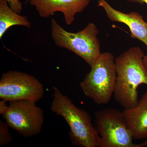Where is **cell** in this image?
<instances>
[{
  "label": "cell",
  "mask_w": 147,
  "mask_h": 147,
  "mask_svg": "<svg viewBox=\"0 0 147 147\" xmlns=\"http://www.w3.org/2000/svg\"><path fill=\"white\" fill-rule=\"evenodd\" d=\"M144 51L132 47L115 59L117 82L114 96L124 109L134 108L139 102L138 87L147 86V71L144 64Z\"/></svg>",
  "instance_id": "6da1fadb"
},
{
  "label": "cell",
  "mask_w": 147,
  "mask_h": 147,
  "mask_svg": "<svg viewBox=\"0 0 147 147\" xmlns=\"http://www.w3.org/2000/svg\"><path fill=\"white\" fill-rule=\"evenodd\" d=\"M53 89L51 111L62 117L68 124L72 145L81 147H98L100 137L89 114L76 107L58 88L53 87Z\"/></svg>",
  "instance_id": "7a4b0ae2"
},
{
  "label": "cell",
  "mask_w": 147,
  "mask_h": 147,
  "mask_svg": "<svg viewBox=\"0 0 147 147\" xmlns=\"http://www.w3.org/2000/svg\"><path fill=\"white\" fill-rule=\"evenodd\" d=\"M51 34L55 44L82 58L90 67L100 57V44L98 38V28L92 23L77 32L66 30L55 19L51 21Z\"/></svg>",
  "instance_id": "3957f363"
},
{
  "label": "cell",
  "mask_w": 147,
  "mask_h": 147,
  "mask_svg": "<svg viewBox=\"0 0 147 147\" xmlns=\"http://www.w3.org/2000/svg\"><path fill=\"white\" fill-rule=\"evenodd\" d=\"M117 77L114 55L108 52L101 53L80 83V87L84 95L95 103L104 105L114 94Z\"/></svg>",
  "instance_id": "277c9868"
},
{
  "label": "cell",
  "mask_w": 147,
  "mask_h": 147,
  "mask_svg": "<svg viewBox=\"0 0 147 147\" xmlns=\"http://www.w3.org/2000/svg\"><path fill=\"white\" fill-rule=\"evenodd\" d=\"M94 126L100 137L98 147H143L147 140L140 144L134 139L123 113L118 109L106 108L95 113Z\"/></svg>",
  "instance_id": "5b68a950"
},
{
  "label": "cell",
  "mask_w": 147,
  "mask_h": 147,
  "mask_svg": "<svg viewBox=\"0 0 147 147\" xmlns=\"http://www.w3.org/2000/svg\"><path fill=\"white\" fill-rule=\"evenodd\" d=\"M44 93L43 85L35 76L11 70L3 73L0 79V98L6 102L26 100L36 102Z\"/></svg>",
  "instance_id": "8992f818"
},
{
  "label": "cell",
  "mask_w": 147,
  "mask_h": 147,
  "mask_svg": "<svg viewBox=\"0 0 147 147\" xmlns=\"http://www.w3.org/2000/svg\"><path fill=\"white\" fill-rule=\"evenodd\" d=\"M3 115L9 127L25 137L39 134L44 123L42 109L30 100L10 101Z\"/></svg>",
  "instance_id": "52a82bcc"
},
{
  "label": "cell",
  "mask_w": 147,
  "mask_h": 147,
  "mask_svg": "<svg viewBox=\"0 0 147 147\" xmlns=\"http://www.w3.org/2000/svg\"><path fill=\"white\" fill-rule=\"evenodd\" d=\"M35 7L42 18H48L56 12L63 14L66 24L70 25L75 21V15L81 13L92 0H28Z\"/></svg>",
  "instance_id": "ba28073f"
},
{
  "label": "cell",
  "mask_w": 147,
  "mask_h": 147,
  "mask_svg": "<svg viewBox=\"0 0 147 147\" xmlns=\"http://www.w3.org/2000/svg\"><path fill=\"white\" fill-rule=\"evenodd\" d=\"M98 6L103 9L110 21L127 26L131 37L142 41L147 48V23L142 15L135 11L129 13L121 12L113 8L106 0H98Z\"/></svg>",
  "instance_id": "9c48e42d"
},
{
  "label": "cell",
  "mask_w": 147,
  "mask_h": 147,
  "mask_svg": "<svg viewBox=\"0 0 147 147\" xmlns=\"http://www.w3.org/2000/svg\"><path fill=\"white\" fill-rule=\"evenodd\" d=\"M133 139L142 140L147 138V92L142 95L134 108L122 111Z\"/></svg>",
  "instance_id": "30bf717a"
},
{
  "label": "cell",
  "mask_w": 147,
  "mask_h": 147,
  "mask_svg": "<svg viewBox=\"0 0 147 147\" xmlns=\"http://www.w3.org/2000/svg\"><path fill=\"white\" fill-rule=\"evenodd\" d=\"M14 26L31 28V24L26 16L14 11L5 0H0V38H2L9 28Z\"/></svg>",
  "instance_id": "8fae6325"
},
{
  "label": "cell",
  "mask_w": 147,
  "mask_h": 147,
  "mask_svg": "<svg viewBox=\"0 0 147 147\" xmlns=\"http://www.w3.org/2000/svg\"><path fill=\"white\" fill-rule=\"evenodd\" d=\"M9 125L6 122L0 121V146H5L12 141V136L9 129Z\"/></svg>",
  "instance_id": "7c38bea8"
},
{
  "label": "cell",
  "mask_w": 147,
  "mask_h": 147,
  "mask_svg": "<svg viewBox=\"0 0 147 147\" xmlns=\"http://www.w3.org/2000/svg\"><path fill=\"white\" fill-rule=\"evenodd\" d=\"M11 9L15 12L21 13L23 9V5L19 0H5Z\"/></svg>",
  "instance_id": "4fadbf2b"
},
{
  "label": "cell",
  "mask_w": 147,
  "mask_h": 147,
  "mask_svg": "<svg viewBox=\"0 0 147 147\" xmlns=\"http://www.w3.org/2000/svg\"><path fill=\"white\" fill-rule=\"evenodd\" d=\"M6 101L1 100L0 101V114L4 115L8 110L9 106L7 105Z\"/></svg>",
  "instance_id": "5bb4252c"
},
{
  "label": "cell",
  "mask_w": 147,
  "mask_h": 147,
  "mask_svg": "<svg viewBox=\"0 0 147 147\" xmlns=\"http://www.w3.org/2000/svg\"><path fill=\"white\" fill-rule=\"evenodd\" d=\"M131 2L133 3H138L141 4L146 3L147 5V0H132Z\"/></svg>",
  "instance_id": "9a60e30c"
},
{
  "label": "cell",
  "mask_w": 147,
  "mask_h": 147,
  "mask_svg": "<svg viewBox=\"0 0 147 147\" xmlns=\"http://www.w3.org/2000/svg\"><path fill=\"white\" fill-rule=\"evenodd\" d=\"M143 60H144V64L145 67L147 71V55H145Z\"/></svg>",
  "instance_id": "2e32d148"
},
{
  "label": "cell",
  "mask_w": 147,
  "mask_h": 147,
  "mask_svg": "<svg viewBox=\"0 0 147 147\" xmlns=\"http://www.w3.org/2000/svg\"><path fill=\"white\" fill-rule=\"evenodd\" d=\"M127 1H128L131 2L132 0H127Z\"/></svg>",
  "instance_id": "e0dca14e"
}]
</instances>
